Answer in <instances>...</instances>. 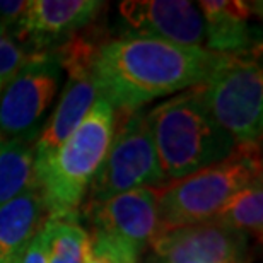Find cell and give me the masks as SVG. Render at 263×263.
<instances>
[{
  "label": "cell",
  "mask_w": 263,
  "mask_h": 263,
  "mask_svg": "<svg viewBox=\"0 0 263 263\" xmlns=\"http://www.w3.org/2000/svg\"><path fill=\"white\" fill-rule=\"evenodd\" d=\"M117 115H122L120 123L115 120L106 156L87 188L82 207L135 188H161L167 183L151 137L147 111Z\"/></svg>",
  "instance_id": "6"
},
{
  "label": "cell",
  "mask_w": 263,
  "mask_h": 263,
  "mask_svg": "<svg viewBox=\"0 0 263 263\" xmlns=\"http://www.w3.org/2000/svg\"><path fill=\"white\" fill-rule=\"evenodd\" d=\"M151 263H154V261H151Z\"/></svg>",
  "instance_id": "23"
},
{
  "label": "cell",
  "mask_w": 263,
  "mask_h": 263,
  "mask_svg": "<svg viewBox=\"0 0 263 263\" xmlns=\"http://www.w3.org/2000/svg\"><path fill=\"white\" fill-rule=\"evenodd\" d=\"M205 28V48L220 55H241L250 50V19L255 9L241 0L198 2Z\"/></svg>",
  "instance_id": "13"
},
{
  "label": "cell",
  "mask_w": 263,
  "mask_h": 263,
  "mask_svg": "<svg viewBox=\"0 0 263 263\" xmlns=\"http://www.w3.org/2000/svg\"><path fill=\"white\" fill-rule=\"evenodd\" d=\"M48 263H86L91 236L76 220H46L43 226Z\"/></svg>",
  "instance_id": "17"
},
{
  "label": "cell",
  "mask_w": 263,
  "mask_h": 263,
  "mask_svg": "<svg viewBox=\"0 0 263 263\" xmlns=\"http://www.w3.org/2000/svg\"><path fill=\"white\" fill-rule=\"evenodd\" d=\"M118 12L140 38L205 48V28L198 4L186 0H125Z\"/></svg>",
  "instance_id": "12"
},
{
  "label": "cell",
  "mask_w": 263,
  "mask_h": 263,
  "mask_svg": "<svg viewBox=\"0 0 263 263\" xmlns=\"http://www.w3.org/2000/svg\"><path fill=\"white\" fill-rule=\"evenodd\" d=\"M53 51L62 72L67 73V81L53 111L45 120L34 140L36 161L55 151L76 130L101 96L92 76V57L96 46L72 36L59 48H53Z\"/></svg>",
  "instance_id": "8"
},
{
  "label": "cell",
  "mask_w": 263,
  "mask_h": 263,
  "mask_svg": "<svg viewBox=\"0 0 263 263\" xmlns=\"http://www.w3.org/2000/svg\"><path fill=\"white\" fill-rule=\"evenodd\" d=\"M151 251L154 263H248L246 236L215 220L166 229Z\"/></svg>",
  "instance_id": "10"
},
{
  "label": "cell",
  "mask_w": 263,
  "mask_h": 263,
  "mask_svg": "<svg viewBox=\"0 0 263 263\" xmlns=\"http://www.w3.org/2000/svg\"><path fill=\"white\" fill-rule=\"evenodd\" d=\"M31 190H38L34 142L0 144V207Z\"/></svg>",
  "instance_id": "15"
},
{
  "label": "cell",
  "mask_w": 263,
  "mask_h": 263,
  "mask_svg": "<svg viewBox=\"0 0 263 263\" xmlns=\"http://www.w3.org/2000/svg\"><path fill=\"white\" fill-rule=\"evenodd\" d=\"M228 57L207 48L128 36L96 46L92 76L99 94L115 111L132 113L154 99L203 84Z\"/></svg>",
  "instance_id": "1"
},
{
  "label": "cell",
  "mask_w": 263,
  "mask_h": 263,
  "mask_svg": "<svg viewBox=\"0 0 263 263\" xmlns=\"http://www.w3.org/2000/svg\"><path fill=\"white\" fill-rule=\"evenodd\" d=\"M103 7L104 2L99 0H28L10 34L23 46L29 43L33 53L50 51L51 45H64L79 29L91 24Z\"/></svg>",
  "instance_id": "11"
},
{
  "label": "cell",
  "mask_w": 263,
  "mask_h": 263,
  "mask_svg": "<svg viewBox=\"0 0 263 263\" xmlns=\"http://www.w3.org/2000/svg\"><path fill=\"white\" fill-rule=\"evenodd\" d=\"M197 92L236 145H260L263 134V70L256 57L229 55Z\"/></svg>",
  "instance_id": "5"
},
{
  "label": "cell",
  "mask_w": 263,
  "mask_h": 263,
  "mask_svg": "<svg viewBox=\"0 0 263 263\" xmlns=\"http://www.w3.org/2000/svg\"><path fill=\"white\" fill-rule=\"evenodd\" d=\"M159 188H135L99 203L84 205L92 231L103 233L140 256L164 233L157 207Z\"/></svg>",
  "instance_id": "9"
},
{
  "label": "cell",
  "mask_w": 263,
  "mask_h": 263,
  "mask_svg": "<svg viewBox=\"0 0 263 263\" xmlns=\"http://www.w3.org/2000/svg\"><path fill=\"white\" fill-rule=\"evenodd\" d=\"M115 130V108L103 96L48 156L36 161L38 190L48 220H76Z\"/></svg>",
  "instance_id": "2"
},
{
  "label": "cell",
  "mask_w": 263,
  "mask_h": 263,
  "mask_svg": "<svg viewBox=\"0 0 263 263\" xmlns=\"http://www.w3.org/2000/svg\"><path fill=\"white\" fill-rule=\"evenodd\" d=\"M89 236L91 251L86 263H139V256L117 239L98 231L89 233Z\"/></svg>",
  "instance_id": "19"
},
{
  "label": "cell",
  "mask_w": 263,
  "mask_h": 263,
  "mask_svg": "<svg viewBox=\"0 0 263 263\" xmlns=\"http://www.w3.org/2000/svg\"><path fill=\"white\" fill-rule=\"evenodd\" d=\"M147 123L167 183L228 159L238 147L210 117L197 87L147 111Z\"/></svg>",
  "instance_id": "3"
},
{
  "label": "cell",
  "mask_w": 263,
  "mask_h": 263,
  "mask_svg": "<svg viewBox=\"0 0 263 263\" xmlns=\"http://www.w3.org/2000/svg\"><path fill=\"white\" fill-rule=\"evenodd\" d=\"M19 256H21V253L17 255V256H12L10 260H5V261H2V263H19Z\"/></svg>",
  "instance_id": "22"
},
{
  "label": "cell",
  "mask_w": 263,
  "mask_h": 263,
  "mask_svg": "<svg viewBox=\"0 0 263 263\" xmlns=\"http://www.w3.org/2000/svg\"><path fill=\"white\" fill-rule=\"evenodd\" d=\"M34 53L28 51L10 34V29L0 26V89L10 81L19 68H23Z\"/></svg>",
  "instance_id": "18"
},
{
  "label": "cell",
  "mask_w": 263,
  "mask_h": 263,
  "mask_svg": "<svg viewBox=\"0 0 263 263\" xmlns=\"http://www.w3.org/2000/svg\"><path fill=\"white\" fill-rule=\"evenodd\" d=\"M261 178L260 145H238L228 159L157 190L166 229L212 220L228 200Z\"/></svg>",
  "instance_id": "4"
},
{
  "label": "cell",
  "mask_w": 263,
  "mask_h": 263,
  "mask_svg": "<svg viewBox=\"0 0 263 263\" xmlns=\"http://www.w3.org/2000/svg\"><path fill=\"white\" fill-rule=\"evenodd\" d=\"M62 67L55 51L34 53L0 89V144L36 140L60 91Z\"/></svg>",
  "instance_id": "7"
},
{
  "label": "cell",
  "mask_w": 263,
  "mask_h": 263,
  "mask_svg": "<svg viewBox=\"0 0 263 263\" xmlns=\"http://www.w3.org/2000/svg\"><path fill=\"white\" fill-rule=\"evenodd\" d=\"M48 220L40 190H31L0 207V263L17 256Z\"/></svg>",
  "instance_id": "14"
},
{
  "label": "cell",
  "mask_w": 263,
  "mask_h": 263,
  "mask_svg": "<svg viewBox=\"0 0 263 263\" xmlns=\"http://www.w3.org/2000/svg\"><path fill=\"white\" fill-rule=\"evenodd\" d=\"M215 222L261 243L263 234V180L258 178L226 202L215 217Z\"/></svg>",
  "instance_id": "16"
},
{
  "label": "cell",
  "mask_w": 263,
  "mask_h": 263,
  "mask_svg": "<svg viewBox=\"0 0 263 263\" xmlns=\"http://www.w3.org/2000/svg\"><path fill=\"white\" fill-rule=\"evenodd\" d=\"M28 7V0H0V26L12 28Z\"/></svg>",
  "instance_id": "21"
},
{
  "label": "cell",
  "mask_w": 263,
  "mask_h": 263,
  "mask_svg": "<svg viewBox=\"0 0 263 263\" xmlns=\"http://www.w3.org/2000/svg\"><path fill=\"white\" fill-rule=\"evenodd\" d=\"M19 263H48V260H46V241L43 228L38 231V234L21 251Z\"/></svg>",
  "instance_id": "20"
}]
</instances>
